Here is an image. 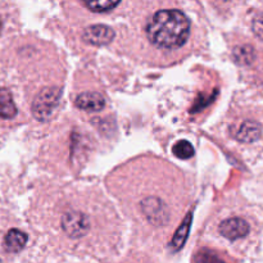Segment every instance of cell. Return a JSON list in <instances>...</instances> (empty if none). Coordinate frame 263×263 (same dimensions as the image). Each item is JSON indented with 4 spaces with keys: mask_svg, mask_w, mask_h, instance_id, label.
Segmentation results:
<instances>
[{
    "mask_svg": "<svg viewBox=\"0 0 263 263\" xmlns=\"http://www.w3.org/2000/svg\"><path fill=\"white\" fill-rule=\"evenodd\" d=\"M82 39L85 43L91 45H107L115 39V31L105 25H94L85 28Z\"/></svg>",
    "mask_w": 263,
    "mask_h": 263,
    "instance_id": "cell-6",
    "label": "cell"
},
{
    "mask_svg": "<svg viewBox=\"0 0 263 263\" xmlns=\"http://www.w3.org/2000/svg\"><path fill=\"white\" fill-rule=\"evenodd\" d=\"M62 228L71 238H81L89 231V220L79 212H68L62 218Z\"/></svg>",
    "mask_w": 263,
    "mask_h": 263,
    "instance_id": "cell-3",
    "label": "cell"
},
{
    "mask_svg": "<svg viewBox=\"0 0 263 263\" xmlns=\"http://www.w3.org/2000/svg\"><path fill=\"white\" fill-rule=\"evenodd\" d=\"M249 231H251L249 223L239 217L228 218V220L222 221L218 226V233L229 240H239V239L246 238Z\"/></svg>",
    "mask_w": 263,
    "mask_h": 263,
    "instance_id": "cell-4",
    "label": "cell"
},
{
    "mask_svg": "<svg viewBox=\"0 0 263 263\" xmlns=\"http://www.w3.org/2000/svg\"><path fill=\"white\" fill-rule=\"evenodd\" d=\"M27 243V235L23 231L12 229L7 233L4 238V249L9 253H17L22 251Z\"/></svg>",
    "mask_w": 263,
    "mask_h": 263,
    "instance_id": "cell-8",
    "label": "cell"
},
{
    "mask_svg": "<svg viewBox=\"0 0 263 263\" xmlns=\"http://www.w3.org/2000/svg\"><path fill=\"white\" fill-rule=\"evenodd\" d=\"M120 4V2H109V0H97V2H85V7L89 8L92 12H107L113 9Z\"/></svg>",
    "mask_w": 263,
    "mask_h": 263,
    "instance_id": "cell-14",
    "label": "cell"
},
{
    "mask_svg": "<svg viewBox=\"0 0 263 263\" xmlns=\"http://www.w3.org/2000/svg\"><path fill=\"white\" fill-rule=\"evenodd\" d=\"M234 59L236 63L241 64V66H248L256 58V53L254 49L251 45H240L238 48L234 49Z\"/></svg>",
    "mask_w": 263,
    "mask_h": 263,
    "instance_id": "cell-12",
    "label": "cell"
},
{
    "mask_svg": "<svg viewBox=\"0 0 263 263\" xmlns=\"http://www.w3.org/2000/svg\"><path fill=\"white\" fill-rule=\"evenodd\" d=\"M190 35V21L177 9H163L154 13L146 25V36L159 49H179Z\"/></svg>",
    "mask_w": 263,
    "mask_h": 263,
    "instance_id": "cell-1",
    "label": "cell"
},
{
    "mask_svg": "<svg viewBox=\"0 0 263 263\" xmlns=\"http://www.w3.org/2000/svg\"><path fill=\"white\" fill-rule=\"evenodd\" d=\"M0 263H2V261H0Z\"/></svg>",
    "mask_w": 263,
    "mask_h": 263,
    "instance_id": "cell-17",
    "label": "cell"
},
{
    "mask_svg": "<svg viewBox=\"0 0 263 263\" xmlns=\"http://www.w3.org/2000/svg\"><path fill=\"white\" fill-rule=\"evenodd\" d=\"M143 211L148 220L153 223H163V217H166V213L163 212V205L158 199L149 198L143 202Z\"/></svg>",
    "mask_w": 263,
    "mask_h": 263,
    "instance_id": "cell-9",
    "label": "cell"
},
{
    "mask_svg": "<svg viewBox=\"0 0 263 263\" xmlns=\"http://www.w3.org/2000/svg\"><path fill=\"white\" fill-rule=\"evenodd\" d=\"M172 153L180 159H189L194 156V148L187 140H180L172 146Z\"/></svg>",
    "mask_w": 263,
    "mask_h": 263,
    "instance_id": "cell-13",
    "label": "cell"
},
{
    "mask_svg": "<svg viewBox=\"0 0 263 263\" xmlns=\"http://www.w3.org/2000/svg\"><path fill=\"white\" fill-rule=\"evenodd\" d=\"M252 30L257 37L263 40V14L254 18L253 22H252Z\"/></svg>",
    "mask_w": 263,
    "mask_h": 263,
    "instance_id": "cell-15",
    "label": "cell"
},
{
    "mask_svg": "<svg viewBox=\"0 0 263 263\" xmlns=\"http://www.w3.org/2000/svg\"><path fill=\"white\" fill-rule=\"evenodd\" d=\"M62 91L58 87H45L35 97L32 103V113L36 120L48 121L58 105Z\"/></svg>",
    "mask_w": 263,
    "mask_h": 263,
    "instance_id": "cell-2",
    "label": "cell"
},
{
    "mask_svg": "<svg viewBox=\"0 0 263 263\" xmlns=\"http://www.w3.org/2000/svg\"><path fill=\"white\" fill-rule=\"evenodd\" d=\"M230 133L240 143L251 144L258 140L262 135V126L256 121H244L230 127Z\"/></svg>",
    "mask_w": 263,
    "mask_h": 263,
    "instance_id": "cell-5",
    "label": "cell"
},
{
    "mask_svg": "<svg viewBox=\"0 0 263 263\" xmlns=\"http://www.w3.org/2000/svg\"><path fill=\"white\" fill-rule=\"evenodd\" d=\"M17 115V107L13 102L9 90L0 89V118L10 120Z\"/></svg>",
    "mask_w": 263,
    "mask_h": 263,
    "instance_id": "cell-10",
    "label": "cell"
},
{
    "mask_svg": "<svg viewBox=\"0 0 263 263\" xmlns=\"http://www.w3.org/2000/svg\"><path fill=\"white\" fill-rule=\"evenodd\" d=\"M190 222H192V213H189V215L186 216V218H185L184 223H182V225L180 226V229L176 231V234H175L174 239H172L171 247H172V248H174V251H179V249L181 248L182 246H184L185 240H186L187 235H189Z\"/></svg>",
    "mask_w": 263,
    "mask_h": 263,
    "instance_id": "cell-11",
    "label": "cell"
},
{
    "mask_svg": "<svg viewBox=\"0 0 263 263\" xmlns=\"http://www.w3.org/2000/svg\"><path fill=\"white\" fill-rule=\"evenodd\" d=\"M2 26H3L2 25V21H0V31H2Z\"/></svg>",
    "mask_w": 263,
    "mask_h": 263,
    "instance_id": "cell-16",
    "label": "cell"
},
{
    "mask_svg": "<svg viewBox=\"0 0 263 263\" xmlns=\"http://www.w3.org/2000/svg\"><path fill=\"white\" fill-rule=\"evenodd\" d=\"M76 105L86 112H100L105 107V99L99 92H82L77 97Z\"/></svg>",
    "mask_w": 263,
    "mask_h": 263,
    "instance_id": "cell-7",
    "label": "cell"
}]
</instances>
